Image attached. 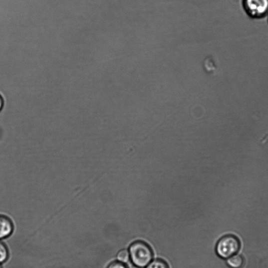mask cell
I'll use <instances>...</instances> for the list:
<instances>
[{
  "label": "cell",
  "instance_id": "cell-3",
  "mask_svg": "<svg viewBox=\"0 0 268 268\" xmlns=\"http://www.w3.org/2000/svg\"><path fill=\"white\" fill-rule=\"evenodd\" d=\"M245 6L251 16L260 17L268 11V0H246Z\"/></svg>",
  "mask_w": 268,
  "mask_h": 268
},
{
  "label": "cell",
  "instance_id": "cell-9",
  "mask_svg": "<svg viewBox=\"0 0 268 268\" xmlns=\"http://www.w3.org/2000/svg\"><path fill=\"white\" fill-rule=\"evenodd\" d=\"M108 268H127L124 263L121 262H114L111 264Z\"/></svg>",
  "mask_w": 268,
  "mask_h": 268
},
{
  "label": "cell",
  "instance_id": "cell-7",
  "mask_svg": "<svg viewBox=\"0 0 268 268\" xmlns=\"http://www.w3.org/2000/svg\"><path fill=\"white\" fill-rule=\"evenodd\" d=\"M130 258L129 252L125 250L120 251L117 255V260L124 264L127 263L129 261Z\"/></svg>",
  "mask_w": 268,
  "mask_h": 268
},
{
  "label": "cell",
  "instance_id": "cell-10",
  "mask_svg": "<svg viewBox=\"0 0 268 268\" xmlns=\"http://www.w3.org/2000/svg\"><path fill=\"white\" fill-rule=\"evenodd\" d=\"M4 106V100L2 98V96L0 95V112L1 111L3 108Z\"/></svg>",
  "mask_w": 268,
  "mask_h": 268
},
{
  "label": "cell",
  "instance_id": "cell-8",
  "mask_svg": "<svg viewBox=\"0 0 268 268\" xmlns=\"http://www.w3.org/2000/svg\"><path fill=\"white\" fill-rule=\"evenodd\" d=\"M146 268H169L167 264L162 260H155L151 262Z\"/></svg>",
  "mask_w": 268,
  "mask_h": 268
},
{
  "label": "cell",
  "instance_id": "cell-2",
  "mask_svg": "<svg viewBox=\"0 0 268 268\" xmlns=\"http://www.w3.org/2000/svg\"><path fill=\"white\" fill-rule=\"evenodd\" d=\"M240 242L237 238L232 235H228L218 242L217 252L221 258L228 259L237 254L240 249Z\"/></svg>",
  "mask_w": 268,
  "mask_h": 268
},
{
  "label": "cell",
  "instance_id": "cell-11",
  "mask_svg": "<svg viewBox=\"0 0 268 268\" xmlns=\"http://www.w3.org/2000/svg\"><path fill=\"white\" fill-rule=\"evenodd\" d=\"M0 268H2V266H1V264H0Z\"/></svg>",
  "mask_w": 268,
  "mask_h": 268
},
{
  "label": "cell",
  "instance_id": "cell-6",
  "mask_svg": "<svg viewBox=\"0 0 268 268\" xmlns=\"http://www.w3.org/2000/svg\"><path fill=\"white\" fill-rule=\"evenodd\" d=\"M8 258V251L7 247L0 242V264L5 262Z\"/></svg>",
  "mask_w": 268,
  "mask_h": 268
},
{
  "label": "cell",
  "instance_id": "cell-4",
  "mask_svg": "<svg viewBox=\"0 0 268 268\" xmlns=\"http://www.w3.org/2000/svg\"><path fill=\"white\" fill-rule=\"evenodd\" d=\"M13 231V224L8 217L0 215V240L7 238Z\"/></svg>",
  "mask_w": 268,
  "mask_h": 268
},
{
  "label": "cell",
  "instance_id": "cell-5",
  "mask_svg": "<svg viewBox=\"0 0 268 268\" xmlns=\"http://www.w3.org/2000/svg\"><path fill=\"white\" fill-rule=\"evenodd\" d=\"M227 264L231 268H241L244 264V259L241 256L235 255L228 259Z\"/></svg>",
  "mask_w": 268,
  "mask_h": 268
},
{
  "label": "cell",
  "instance_id": "cell-1",
  "mask_svg": "<svg viewBox=\"0 0 268 268\" xmlns=\"http://www.w3.org/2000/svg\"><path fill=\"white\" fill-rule=\"evenodd\" d=\"M129 253L133 264L139 268L147 267L153 259L152 250L142 242L133 243L130 247Z\"/></svg>",
  "mask_w": 268,
  "mask_h": 268
}]
</instances>
